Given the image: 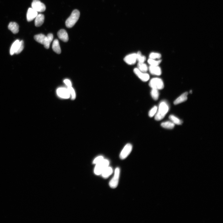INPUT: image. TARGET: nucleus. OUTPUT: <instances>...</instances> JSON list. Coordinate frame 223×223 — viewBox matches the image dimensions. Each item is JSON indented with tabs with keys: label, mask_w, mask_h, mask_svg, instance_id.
<instances>
[{
	"label": "nucleus",
	"mask_w": 223,
	"mask_h": 223,
	"mask_svg": "<svg viewBox=\"0 0 223 223\" xmlns=\"http://www.w3.org/2000/svg\"><path fill=\"white\" fill-rule=\"evenodd\" d=\"M169 106L164 101L161 103L159 106V110L155 117V120L160 121L164 118L169 111Z\"/></svg>",
	"instance_id": "obj_1"
},
{
	"label": "nucleus",
	"mask_w": 223,
	"mask_h": 223,
	"mask_svg": "<svg viewBox=\"0 0 223 223\" xmlns=\"http://www.w3.org/2000/svg\"><path fill=\"white\" fill-rule=\"evenodd\" d=\"M80 16V13L77 10H74L70 16L68 18L66 22V25L67 28L72 27L78 21Z\"/></svg>",
	"instance_id": "obj_2"
},
{
	"label": "nucleus",
	"mask_w": 223,
	"mask_h": 223,
	"mask_svg": "<svg viewBox=\"0 0 223 223\" xmlns=\"http://www.w3.org/2000/svg\"><path fill=\"white\" fill-rule=\"evenodd\" d=\"M109 164V162L107 159H103L101 162L96 164L94 170L95 174L99 175L101 174L104 170Z\"/></svg>",
	"instance_id": "obj_3"
},
{
	"label": "nucleus",
	"mask_w": 223,
	"mask_h": 223,
	"mask_svg": "<svg viewBox=\"0 0 223 223\" xmlns=\"http://www.w3.org/2000/svg\"><path fill=\"white\" fill-rule=\"evenodd\" d=\"M149 86L152 89L158 90L162 89L164 87V83L162 80L157 78L151 79L149 83Z\"/></svg>",
	"instance_id": "obj_4"
},
{
	"label": "nucleus",
	"mask_w": 223,
	"mask_h": 223,
	"mask_svg": "<svg viewBox=\"0 0 223 223\" xmlns=\"http://www.w3.org/2000/svg\"><path fill=\"white\" fill-rule=\"evenodd\" d=\"M32 7L37 12H42L45 11L46 6L39 0H33L32 3Z\"/></svg>",
	"instance_id": "obj_5"
},
{
	"label": "nucleus",
	"mask_w": 223,
	"mask_h": 223,
	"mask_svg": "<svg viewBox=\"0 0 223 223\" xmlns=\"http://www.w3.org/2000/svg\"><path fill=\"white\" fill-rule=\"evenodd\" d=\"M120 174V168L118 167L115 170L114 177L109 183V186L111 188L115 189L117 188L118 184Z\"/></svg>",
	"instance_id": "obj_6"
},
{
	"label": "nucleus",
	"mask_w": 223,
	"mask_h": 223,
	"mask_svg": "<svg viewBox=\"0 0 223 223\" xmlns=\"http://www.w3.org/2000/svg\"><path fill=\"white\" fill-rule=\"evenodd\" d=\"M132 149V145L130 144H128L126 145L120 154V158L122 159L126 158L131 152Z\"/></svg>",
	"instance_id": "obj_7"
},
{
	"label": "nucleus",
	"mask_w": 223,
	"mask_h": 223,
	"mask_svg": "<svg viewBox=\"0 0 223 223\" xmlns=\"http://www.w3.org/2000/svg\"><path fill=\"white\" fill-rule=\"evenodd\" d=\"M134 74L137 76L139 78H140L143 82L148 81L150 78L149 75L146 73L142 72L137 68H134Z\"/></svg>",
	"instance_id": "obj_8"
},
{
	"label": "nucleus",
	"mask_w": 223,
	"mask_h": 223,
	"mask_svg": "<svg viewBox=\"0 0 223 223\" xmlns=\"http://www.w3.org/2000/svg\"><path fill=\"white\" fill-rule=\"evenodd\" d=\"M137 61V55L136 53H133L127 55L124 58L125 62L129 65L134 64Z\"/></svg>",
	"instance_id": "obj_9"
},
{
	"label": "nucleus",
	"mask_w": 223,
	"mask_h": 223,
	"mask_svg": "<svg viewBox=\"0 0 223 223\" xmlns=\"http://www.w3.org/2000/svg\"><path fill=\"white\" fill-rule=\"evenodd\" d=\"M57 93L59 97L62 98L67 99L70 97L68 90L65 88L58 89L57 90Z\"/></svg>",
	"instance_id": "obj_10"
},
{
	"label": "nucleus",
	"mask_w": 223,
	"mask_h": 223,
	"mask_svg": "<svg viewBox=\"0 0 223 223\" xmlns=\"http://www.w3.org/2000/svg\"><path fill=\"white\" fill-rule=\"evenodd\" d=\"M38 14L37 12L32 8H29L28 9L27 14V19L28 22H30L33 20Z\"/></svg>",
	"instance_id": "obj_11"
},
{
	"label": "nucleus",
	"mask_w": 223,
	"mask_h": 223,
	"mask_svg": "<svg viewBox=\"0 0 223 223\" xmlns=\"http://www.w3.org/2000/svg\"><path fill=\"white\" fill-rule=\"evenodd\" d=\"M59 38L63 41L66 42L69 40V37L66 31L64 29L59 30L57 33Z\"/></svg>",
	"instance_id": "obj_12"
},
{
	"label": "nucleus",
	"mask_w": 223,
	"mask_h": 223,
	"mask_svg": "<svg viewBox=\"0 0 223 223\" xmlns=\"http://www.w3.org/2000/svg\"><path fill=\"white\" fill-rule=\"evenodd\" d=\"M149 70L150 73L153 75L159 76L162 74L161 69L158 66H150Z\"/></svg>",
	"instance_id": "obj_13"
},
{
	"label": "nucleus",
	"mask_w": 223,
	"mask_h": 223,
	"mask_svg": "<svg viewBox=\"0 0 223 223\" xmlns=\"http://www.w3.org/2000/svg\"><path fill=\"white\" fill-rule=\"evenodd\" d=\"M45 16L43 14H38L35 18V25L38 27L41 26L45 21Z\"/></svg>",
	"instance_id": "obj_14"
},
{
	"label": "nucleus",
	"mask_w": 223,
	"mask_h": 223,
	"mask_svg": "<svg viewBox=\"0 0 223 223\" xmlns=\"http://www.w3.org/2000/svg\"><path fill=\"white\" fill-rule=\"evenodd\" d=\"M188 92H185L182 94L180 96L178 97L174 102V104L177 105L186 101L188 99Z\"/></svg>",
	"instance_id": "obj_15"
},
{
	"label": "nucleus",
	"mask_w": 223,
	"mask_h": 223,
	"mask_svg": "<svg viewBox=\"0 0 223 223\" xmlns=\"http://www.w3.org/2000/svg\"><path fill=\"white\" fill-rule=\"evenodd\" d=\"M9 29L14 34H17L19 31V26L18 24L15 22H11L8 26Z\"/></svg>",
	"instance_id": "obj_16"
},
{
	"label": "nucleus",
	"mask_w": 223,
	"mask_h": 223,
	"mask_svg": "<svg viewBox=\"0 0 223 223\" xmlns=\"http://www.w3.org/2000/svg\"><path fill=\"white\" fill-rule=\"evenodd\" d=\"M53 35L51 33L48 34L46 36L44 43L43 45L46 49L49 48L50 44L53 41Z\"/></svg>",
	"instance_id": "obj_17"
},
{
	"label": "nucleus",
	"mask_w": 223,
	"mask_h": 223,
	"mask_svg": "<svg viewBox=\"0 0 223 223\" xmlns=\"http://www.w3.org/2000/svg\"><path fill=\"white\" fill-rule=\"evenodd\" d=\"M52 48L55 52L59 54L61 53V49L58 40H54L53 43Z\"/></svg>",
	"instance_id": "obj_18"
},
{
	"label": "nucleus",
	"mask_w": 223,
	"mask_h": 223,
	"mask_svg": "<svg viewBox=\"0 0 223 223\" xmlns=\"http://www.w3.org/2000/svg\"><path fill=\"white\" fill-rule=\"evenodd\" d=\"M113 170L111 167L108 166L104 170L101 174L102 177L104 178L109 177L112 174Z\"/></svg>",
	"instance_id": "obj_19"
},
{
	"label": "nucleus",
	"mask_w": 223,
	"mask_h": 223,
	"mask_svg": "<svg viewBox=\"0 0 223 223\" xmlns=\"http://www.w3.org/2000/svg\"><path fill=\"white\" fill-rule=\"evenodd\" d=\"M46 36L44 34H39L34 36V39L38 42L43 45Z\"/></svg>",
	"instance_id": "obj_20"
},
{
	"label": "nucleus",
	"mask_w": 223,
	"mask_h": 223,
	"mask_svg": "<svg viewBox=\"0 0 223 223\" xmlns=\"http://www.w3.org/2000/svg\"><path fill=\"white\" fill-rule=\"evenodd\" d=\"M20 41L18 40L15 41L12 45L10 50V53L11 55L15 54L18 46Z\"/></svg>",
	"instance_id": "obj_21"
},
{
	"label": "nucleus",
	"mask_w": 223,
	"mask_h": 223,
	"mask_svg": "<svg viewBox=\"0 0 223 223\" xmlns=\"http://www.w3.org/2000/svg\"><path fill=\"white\" fill-rule=\"evenodd\" d=\"M137 67L139 70L144 73H146L149 69L148 66L144 63L139 62Z\"/></svg>",
	"instance_id": "obj_22"
},
{
	"label": "nucleus",
	"mask_w": 223,
	"mask_h": 223,
	"mask_svg": "<svg viewBox=\"0 0 223 223\" xmlns=\"http://www.w3.org/2000/svg\"><path fill=\"white\" fill-rule=\"evenodd\" d=\"M161 125L163 128L171 129L174 128V124L173 122L167 121L162 123Z\"/></svg>",
	"instance_id": "obj_23"
},
{
	"label": "nucleus",
	"mask_w": 223,
	"mask_h": 223,
	"mask_svg": "<svg viewBox=\"0 0 223 223\" xmlns=\"http://www.w3.org/2000/svg\"><path fill=\"white\" fill-rule=\"evenodd\" d=\"M169 118L174 124L180 125L182 123V121L174 115H170Z\"/></svg>",
	"instance_id": "obj_24"
},
{
	"label": "nucleus",
	"mask_w": 223,
	"mask_h": 223,
	"mask_svg": "<svg viewBox=\"0 0 223 223\" xmlns=\"http://www.w3.org/2000/svg\"><path fill=\"white\" fill-rule=\"evenodd\" d=\"M137 60L139 62L144 63L146 60V58L144 55H142L140 51H138L137 53Z\"/></svg>",
	"instance_id": "obj_25"
},
{
	"label": "nucleus",
	"mask_w": 223,
	"mask_h": 223,
	"mask_svg": "<svg viewBox=\"0 0 223 223\" xmlns=\"http://www.w3.org/2000/svg\"><path fill=\"white\" fill-rule=\"evenodd\" d=\"M162 62L161 59L156 61L154 59L149 58L148 61V63L150 66H158Z\"/></svg>",
	"instance_id": "obj_26"
},
{
	"label": "nucleus",
	"mask_w": 223,
	"mask_h": 223,
	"mask_svg": "<svg viewBox=\"0 0 223 223\" xmlns=\"http://www.w3.org/2000/svg\"><path fill=\"white\" fill-rule=\"evenodd\" d=\"M67 89L69 91L70 95V97L71 99H72V100H74V99H75L76 97V93L74 89L72 86L68 87Z\"/></svg>",
	"instance_id": "obj_27"
},
{
	"label": "nucleus",
	"mask_w": 223,
	"mask_h": 223,
	"mask_svg": "<svg viewBox=\"0 0 223 223\" xmlns=\"http://www.w3.org/2000/svg\"><path fill=\"white\" fill-rule=\"evenodd\" d=\"M151 95L153 99L155 100H157L159 97V93L158 90L156 89H152L151 91Z\"/></svg>",
	"instance_id": "obj_28"
},
{
	"label": "nucleus",
	"mask_w": 223,
	"mask_h": 223,
	"mask_svg": "<svg viewBox=\"0 0 223 223\" xmlns=\"http://www.w3.org/2000/svg\"><path fill=\"white\" fill-rule=\"evenodd\" d=\"M149 58L156 59H160L161 57L160 54L158 53H152L149 55Z\"/></svg>",
	"instance_id": "obj_29"
},
{
	"label": "nucleus",
	"mask_w": 223,
	"mask_h": 223,
	"mask_svg": "<svg viewBox=\"0 0 223 223\" xmlns=\"http://www.w3.org/2000/svg\"><path fill=\"white\" fill-rule=\"evenodd\" d=\"M24 48V43L23 41L20 42L17 50L15 53L16 54H19L23 51Z\"/></svg>",
	"instance_id": "obj_30"
},
{
	"label": "nucleus",
	"mask_w": 223,
	"mask_h": 223,
	"mask_svg": "<svg viewBox=\"0 0 223 223\" xmlns=\"http://www.w3.org/2000/svg\"><path fill=\"white\" fill-rule=\"evenodd\" d=\"M157 109V107L156 106H154L152 109L149 111V115L150 117H153L156 114Z\"/></svg>",
	"instance_id": "obj_31"
},
{
	"label": "nucleus",
	"mask_w": 223,
	"mask_h": 223,
	"mask_svg": "<svg viewBox=\"0 0 223 223\" xmlns=\"http://www.w3.org/2000/svg\"><path fill=\"white\" fill-rule=\"evenodd\" d=\"M104 159V158L102 156H99L94 159L93 163L94 164H96L97 163L101 162Z\"/></svg>",
	"instance_id": "obj_32"
},
{
	"label": "nucleus",
	"mask_w": 223,
	"mask_h": 223,
	"mask_svg": "<svg viewBox=\"0 0 223 223\" xmlns=\"http://www.w3.org/2000/svg\"><path fill=\"white\" fill-rule=\"evenodd\" d=\"M64 82L68 87L72 86V83L68 79H66L64 80Z\"/></svg>",
	"instance_id": "obj_33"
},
{
	"label": "nucleus",
	"mask_w": 223,
	"mask_h": 223,
	"mask_svg": "<svg viewBox=\"0 0 223 223\" xmlns=\"http://www.w3.org/2000/svg\"><path fill=\"white\" fill-rule=\"evenodd\" d=\"M192 91H190V93H192Z\"/></svg>",
	"instance_id": "obj_34"
}]
</instances>
